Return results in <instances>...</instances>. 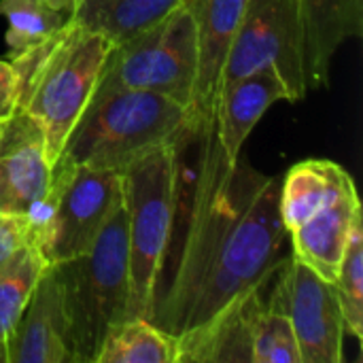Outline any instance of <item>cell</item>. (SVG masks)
Returning <instances> with one entry per match:
<instances>
[{
    "label": "cell",
    "mask_w": 363,
    "mask_h": 363,
    "mask_svg": "<svg viewBox=\"0 0 363 363\" xmlns=\"http://www.w3.org/2000/svg\"><path fill=\"white\" fill-rule=\"evenodd\" d=\"M194 136L200 153L185 236L149 319L172 338L208 321L232 300L266 287L285 262L279 179L240 160L230 162L213 119Z\"/></svg>",
    "instance_id": "6da1fadb"
},
{
    "label": "cell",
    "mask_w": 363,
    "mask_h": 363,
    "mask_svg": "<svg viewBox=\"0 0 363 363\" xmlns=\"http://www.w3.org/2000/svg\"><path fill=\"white\" fill-rule=\"evenodd\" d=\"M111 43L77 21L9 60L17 72V111L32 117L53 164L102 77Z\"/></svg>",
    "instance_id": "7a4b0ae2"
},
{
    "label": "cell",
    "mask_w": 363,
    "mask_h": 363,
    "mask_svg": "<svg viewBox=\"0 0 363 363\" xmlns=\"http://www.w3.org/2000/svg\"><path fill=\"white\" fill-rule=\"evenodd\" d=\"M191 136V111L177 100L140 89H94L60 157L121 172L143 153Z\"/></svg>",
    "instance_id": "3957f363"
},
{
    "label": "cell",
    "mask_w": 363,
    "mask_h": 363,
    "mask_svg": "<svg viewBox=\"0 0 363 363\" xmlns=\"http://www.w3.org/2000/svg\"><path fill=\"white\" fill-rule=\"evenodd\" d=\"M181 143L160 145L121 170L128 215V319H151L153 313L177 213Z\"/></svg>",
    "instance_id": "277c9868"
},
{
    "label": "cell",
    "mask_w": 363,
    "mask_h": 363,
    "mask_svg": "<svg viewBox=\"0 0 363 363\" xmlns=\"http://www.w3.org/2000/svg\"><path fill=\"white\" fill-rule=\"evenodd\" d=\"M64 287L74 363H94L113 325L128 319V215L121 202L91 249L53 264Z\"/></svg>",
    "instance_id": "5b68a950"
},
{
    "label": "cell",
    "mask_w": 363,
    "mask_h": 363,
    "mask_svg": "<svg viewBox=\"0 0 363 363\" xmlns=\"http://www.w3.org/2000/svg\"><path fill=\"white\" fill-rule=\"evenodd\" d=\"M121 202V172L57 157L47 198L26 215L45 264L53 266L87 253Z\"/></svg>",
    "instance_id": "8992f818"
},
{
    "label": "cell",
    "mask_w": 363,
    "mask_h": 363,
    "mask_svg": "<svg viewBox=\"0 0 363 363\" xmlns=\"http://www.w3.org/2000/svg\"><path fill=\"white\" fill-rule=\"evenodd\" d=\"M198 77V30L189 0L160 23L111 47L96 89H140L162 94L191 111Z\"/></svg>",
    "instance_id": "52a82bcc"
},
{
    "label": "cell",
    "mask_w": 363,
    "mask_h": 363,
    "mask_svg": "<svg viewBox=\"0 0 363 363\" xmlns=\"http://www.w3.org/2000/svg\"><path fill=\"white\" fill-rule=\"evenodd\" d=\"M272 66L287 87L289 102L306 98V47L300 0H247L240 26L228 49L219 87ZM219 91V89H217Z\"/></svg>",
    "instance_id": "ba28073f"
},
{
    "label": "cell",
    "mask_w": 363,
    "mask_h": 363,
    "mask_svg": "<svg viewBox=\"0 0 363 363\" xmlns=\"http://www.w3.org/2000/svg\"><path fill=\"white\" fill-rule=\"evenodd\" d=\"M277 274L266 306L289 319L302 363H342L347 330L334 283L294 257L285 259Z\"/></svg>",
    "instance_id": "9c48e42d"
},
{
    "label": "cell",
    "mask_w": 363,
    "mask_h": 363,
    "mask_svg": "<svg viewBox=\"0 0 363 363\" xmlns=\"http://www.w3.org/2000/svg\"><path fill=\"white\" fill-rule=\"evenodd\" d=\"M4 363H74L64 287L55 266L40 272L6 345Z\"/></svg>",
    "instance_id": "30bf717a"
},
{
    "label": "cell",
    "mask_w": 363,
    "mask_h": 363,
    "mask_svg": "<svg viewBox=\"0 0 363 363\" xmlns=\"http://www.w3.org/2000/svg\"><path fill=\"white\" fill-rule=\"evenodd\" d=\"M53 164L38 123L23 111L0 121V213L30 215L49 194Z\"/></svg>",
    "instance_id": "8fae6325"
},
{
    "label": "cell",
    "mask_w": 363,
    "mask_h": 363,
    "mask_svg": "<svg viewBox=\"0 0 363 363\" xmlns=\"http://www.w3.org/2000/svg\"><path fill=\"white\" fill-rule=\"evenodd\" d=\"M264 289L232 300L208 321L174 338V363H251L255 321L266 306Z\"/></svg>",
    "instance_id": "7c38bea8"
},
{
    "label": "cell",
    "mask_w": 363,
    "mask_h": 363,
    "mask_svg": "<svg viewBox=\"0 0 363 363\" xmlns=\"http://www.w3.org/2000/svg\"><path fill=\"white\" fill-rule=\"evenodd\" d=\"M198 30V77L194 89V134L213 117L221 68L240 26L247 0H189Z\"/></svg>",
    "instance_id": "4fadbf2b"
},
{
    "label": "cell",
    "mask_w": 363,
    "mask_h": 363,
    "mask_svg": "<svg viewBox=\"0 0 363 363\" xmlns=\"http://www.w3.org/2000/svg\"><path fill=\"white\" fill-rule=\"evenodd\" d=\"M287 100V87L272 66L259 68L230 85L219 87L213 106V128L217 143L230 162H238L242 147L266 115V111L279 102Z\"/></svg>",
    "instance_id": "5bb4252c"
},
{
    "label": "cell",
    "mask_w": 363,
    "mask_h": 363,
    "mask_svg": "<svg viewBox=\"0 0 363 363\" xmlns=\"http://www.w3.org/2000/svg\"><path fill=\"white\" fill-rule=\"evenodd\" d=\"M359 215L362 202L355 185H351L332 204L287 232V238H291V257L315 270L321 279L334 283L353 221Z\"/></svg>",
    "instance_id": "9a60e30c"
},
{
    "label": "cell",
    "mask_w": 363,
    "mask_h": 363,
    "mask_svg": "<svg viewBox=\"0 0 363 363\" xmlns=\"http://www.w3.org/2000/svg\"><path fill=\"white\" fill-rule=\"evenodd\" d=\"M308 89L330 83L338 49L363 34V0H300Z\"/></svg>",
    "instance_id": "2e32d148"
},
{
    "label": "cell",
    "mask_w": 363,
    "mask_h": 363,
    "mask_svg": "<svg viewBox=\"0 0 363 363\" xmlns=\"http://www.w3.org/2000/svg\"><path fill=\"white\" fill-rule=\"evenodd\" d=\"M351 185H355L351 174L330 160H304L291 166L279 194L283 225L287 232L298 228L311 215L332 204Z\"/></svg>",
    "instance_id": "e0dca14e"
},
{
    "label": "cell",
    "mask_w": 363,
    "mask_h": 363,
    "mask_svg": "<svg viewBox=\"0 0 363 363\" xmlns=\"http://www.w3.org/2000/svg\"><path fill=\"white\" fill-rule=\"evenodd\" d=\"M183 0H74L70 19L113 47L160 23Z\"/></svg>",
    "instance_id": "ac0fdd59"
},
{
    "label": "cell",
    "mask_w": 363,
    "mask_h": 363,
    "mask_svg": "<svg viewBox=\"0 0 363 363\" xmlns=\"http://www.w3.org/2000/svg\"><path fill=\"white\" fill-rule=\"evenodd\" d=\"M177 342L153 321L123 319L111 328L94 363H174Z\"/></svg>",
    "instance_id": "d6986e66"
},
{
    "label": "cell",
    "mask_w": 363,
    "mask_h": 363,
    "mask_svg": "<svg viewBox=\"0 0 363 363\" xmlns=\"http://www.w3.org/2000/svg\"><path fill=\"white\" fill-rule=\"evenodd\" d=\"M45 266L47 264L34 245L21 249L11 259L0 264V363H4L6 338Z\"/></svg>",
    "instance_id": "ffe728a7"
},
{
    "label": "cell",
    "mask_w": 363,
    "mask_h": 363,
    "mask_svg": "<svg viewBox=\"0 0 363 363\" xmlns=\"http://www.w3.org/2000/svg\"><path fill=\"white\" fill-rule=\"evenodd\" d=\"M0 15L9 21L4 32L9 60L51 38L70 21L68 13L36 0H0Z\"/></svg>",
    "instance_id": "44dd1931"
},
{
    "label": "cell",
    "mask_w": 363,
    "mask_h": 363,
    "mask_svg": "<svg viewBox=\"0 0 363 363\" xmlns=\"http://www.w3.org/2000/svg\"><path fill=\"white\" fill-rule=\"evenodd\" d=\"M338 302L345 317L347 334L363 338V217H355L349 242L334 281Z\"/></svg>",
    "instance_id": "7402d4cb"
},
{
    "label": "cell",
    "mask_w": 363,
    "mask_h": 363,
    "mask_svg": "<svg viewBox=\"0 0 363 363\" xmlns=\"http://www.w3.org/2000/svg\"><path fill=\"white\" fill-rule=\"evenodd\" d=\"M251 363H302L300 347L289 319L264 306L255 321Z\"/></svg>",
    "instance_id": "603a6c76"
},
{
    "label": "cell",
    "mask_w": 363,
    "mask_h": 363,
    "mask_svg": "<svg viewBox=\"0 0 363 363\" xmlns=\"http://www.w3.org/2000/svg\"><path fill=\"white\" fill-rule=\"evenodd\" d=\"M34 245V228L26 215L0 213V264Z\"/></svg>",
    "instance_id": "cb8c5ba5"
},
{
    "label": "cell",
    "mask_w": 363,
    "mask_h": 363,
    "mask_svg": "<svg viewBox=\"0 0 363 363\" xmlns=\"http://www.w3.org/2000/svg\"><path fill=\"white\" fill-rule=\"evenodd\" d=\"M17 111V72L9 60H0V121Z\"/></svg>",
    "instance_id": "d4e9b609"
},
{
    "label": "cell",
    "mask_w": 363,
    "mask_h": 363,
    "mask_svg": "<svg viewBox=\"0 0 363 363\" xmlns=\"http://www.w3.org/2000/svg\"><path fill=\"white\" fill-rule=\"evenodd\" d=\"M36 2H43V4L57 9V11H64L68 15H72V9H74V0H36Z\"/></svg>",
    "instance_id": "484cf974"
}]
</instances>
